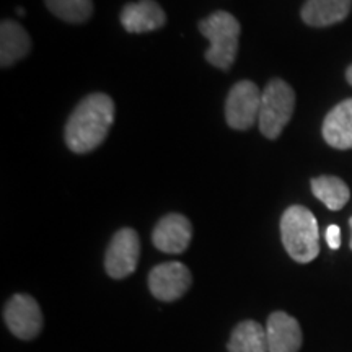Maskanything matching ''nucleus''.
<instances>
[{
	"label": "nucleus",
	"mask_w": 352,
	"mask_h": 352,
	"mask_svg": "<svg viewBox=\"0 0 352 352\" xmlns=\"http://www.w3.org/2000/svg\"><path fill=\"white\" fill-rule=\"evenodd\" d=\"M199 32L210 43L209 50L206 51V60L217 69H230L239 52L241 34L239 20L228 12H215L199 21Z\"/></svg>",
	"instance_id": "7ed1b4c3"
},
{
	"label": "nucleus",
	"mask_w": 352,
	"mask_h": 352,
	"mask_svg": "<svg viewBox=\"0 0 352 352\" xmlns=\"http://www.w3.org/2000/svg\"><path fill=\"white\" fill-rule=\"evenodd\" d=\"M32 39L26 30L13 20H3L0 25V64L10 67L28 56Z\"/></svg>",
	"instance_id": "4468645a"
},
{
	"label": "nucleus",
	"mask_w": 352,
	"mask_h": 352,
	"mask_svg": "<svg viewBox=\"0 0 352 352\" xmlns=\"http://www.w3.org/2000/svg\"><path fill=\"white\" fill-rule=\"evenodd\" d=\"M16 13H19V15H25V10L23 8H16Z\"/></svg>",
	"instance_id": "aec40b11"
},
{
	"label": "nucleus",
	"mask_w": 352,
	"mask_h": 352,
	"mask_svg": "<svg viewBox=\"0 0 352 352\" xmlns=\"http://www.w3.org/2000/svg\"><path fill=\"white\" fill-rule=\"evenodd\" d=\"M349 226H351V230H352V217L349 219ZM349 245H351V250H352V239H351V243Z\"/></svg>",
	"instance_id": "412c9836"
},
{
	"label": "nucleus",
	"mask_w": 352,
	"mask_h": 352,
	"mask_svg": "<svg viewBox=\"0 0 352 352\" xmlns=\"http://www.w3.org/2000/svg\"><path fill=\"white\" fill-rule=\"evenodd\" d=\"M191 271L179 261L158 264L148 274V289L152 296L162 302L182 298L191 287Z\"/></svg>",
	"instance_id": "6e6552de"
},
{
	"label": "nucleus",
	"mask_w": 352,
	"mask_h": 352,
	"mask_svg": "<svg viewBox=\"0 0 352 352\" xmlns=\"http://www.w3.org/2000/svg\"><path fill=\"white\" fill-rule=\"evenodd\" d=\"M296 109V91L285 80L274 78L261 95L258 124L264 138L274 140L283 134Z\"/></svg>",
	"instance_id": "20e7f679"
},
{
	"label": "nucleus",
	"mask_w": 352,
	"mask_h": 352,
	"mask_svg": "<svg viewBox=\"0 0 352 352\" xmlns=\"http://www.w3.org/2000/svg\"><path fill=\"white\" fill-rule=\"evenodd\" d=\"M140 256V240L134 228H121L109 241L104 270L113 279H124L135 271Z\"/></svg>",
	"instance_id": "423d86ee"
},
{
	"label": "nucleus",
	"mask_w": 352,
	"mask_h": 352,
	"mask_svg": "<svg viewBox=\"0 0 352 352\" xmlns=\"http://www.w3.org/2000/svg\"><path fill=\"white\" fill-rule=\"evenodd\" d=\"M261 95L256 83L241 80L232 87L226 101V120L232 129H250L259 118Z\"/></svg>",
	"instance_id": "39448f33"
},
{
	"label": "nucleus",
	"mask_w": 352,
	"mask_h": 352,
	"mask_svg": "<svg viewBox=\"0 0 352 352\" xmlns=\"http://www.w3.org/2000/svg\"><path fill=\"white\" fill-rule=\"evenodd\" d=\"M47 10L67 23H85L94 15V0H44Z\"/></svg>",
	"instance_id": "f3484780"
},
{
	"label": "nucleus",
	"mask_w": 352,
	"mask_h": 352,
	"mask_svg": "<svg viewBox=\"0 0 352 352\" xmlns=\"http://www.w3.org/2000/svg\"><path fill=\"white\" fill-rule=\"evenodd\" d=\"M323 139L338 151L352 148V98L341 101L323 121Z\"/></svg>",
	"instance_id": "f8f14e48"
},
{
	"label": "nucleus",
	"mask_w": 352,
	"mask_h": 352,
	"mask_svg": "<svg viewBox=\"0 0 352 352\" xmlns=\"http://www.w3.org/2000/svg\"><path fill=\"white\" fill-rule=\"evenodd\" d=\"M7 328L20 340H34L43 329V314L38 302L26 294H15L3 307Z\"/></svg>",
	"instance_id": "0eeeda50"
},
{
	"label": "nucleus",
	"mask_w": 352,
	"mask_h": 352,
	"mask_svg": "<svg viewBox=\"0 0 352 352\" xmlns=\"http://www.w3.org/2000/svg\"><path fill=\"white\" fill-rule=\"evenodd\" d=\"M327 241L331 250H338L341 246V230L338 226H329L327 228Z\"/></svg>",
	"instance_id": "a211bd4d"
},
{
	"label": "nucleus",
	"mask_w": 352,
	"mask_h": 352,
	"mask_svg": "<svg viewBox=\"0 0 352 352\" xmlns=\"http://www.w3.org/2000/svg\"><path fill=\"white\" fill-rule=\"evenodd\" d=\"M346 80L352 85V65H349V67H347V70H346Z\"/></svg>",
	"instance_id": "6ab92c4d"
},
{
	"label": "nucleus",
	"mask_w": 352,
	"mask_h": 352,
	"mask_svg": "<svg viewBox=\"0 0 352 352\" xmlns=\"http://www.w3.org/2000/svg\"><path fill=\"white\" fill-rule=\"evenodd\" d=\"M191 239L192 226L182 214H168L162 217L152 233L155 248L170 254L183 253L191 243Z\"/></svg>",
	"instance_id": "1a4fd4ad"
},
{
	"label": "nucleus",
	"mask_w": 352,
	"mask_h": 352,
	"mask_svg": "<svg viewBox=\"0 0 352 352\" xmlns=\"http://www.w3.org/2000/svg\"><path fill=\"white\" fill-rule=\"evenodd\" d=\"M166 23V15L155 0L127 3L121 10V25L129 33L155 32Z\"/></svg>",
	"instance_id": "9b49d317"
},
{
	"label": "nucleus",
	"mask_w": 352,
	"mask_h": 352,
	"mask_svg": "<svg viewBox=\"0 0 352 352\" xmlns=\"http://www.w3.org/2000/svg\"><path fill=\"white\" fill-rule=\"evenodd\" d=\"M114 122V101L104 94L83 98L65 124V144L72 152L88 153L107 139Z\"/></svg>",
	"instance_id": "f257e3e1"
},
{
	"label": "nucleus",
	"mask_w": 352,
	"mask_h": 352,
	"mask_svg": "<svg viewBox=\"0 0 352 352\" xmlns=\"http://www.w3.org/2000/svg\"><path fill=\"white\" fill-rule=\"evenodd\" d=\"M280 239L294 261L307 264L320 254L318 222L311 210L303 206H290L280 217Z\"/></svg>",
	"instance_id": "f03ea898"
},
{
	"label": "nucleus",
	"mask_w": 352,
	"mask_h": 352,
	"mask_svg": "<svg viewBox=\"0 0 352 352\" xmlns=\"http://www.w3.org/2000/svg\"><path fill=\"white\" fill-rule=\"evenodd\" d=\"M266 336L270 352H298L303 342L300 324L285 311H272L267 316Z\"/></svg>",
	"instance_id": "9d476101"
},
{
	"label": "nucleus",
	"mask_w": 352,
	"mask_h": 352,
	"mask_svg": "<svg viewBox=\"0 0 352 352\" xmlns=\"http://www.w3.org/2000/svg\"><path fill=\"white\" fill-rule=\"evenodd\" d=\"M228 352H270L266 328L254 320H245L233 328Z\"/></svg>",
	"instance_id": "2eb2a0df"
},
{
	"label": "nucleus",
	"mask_w": 352,
	"mask_h": 352,
	"mask_svg": "<svg viewBox=\"0 0 352 352\" xmlns=\"http://www.w3.org/2000/svg\"><path fill=\"white\" fill-rule=\"evenodd\" d=\"M351 7L352 0H307L302 7V20L308 26L324 28L346 20Z\"/></svg>",
	"instance_id": "ddd939ff"
},
{
	"label": "nucleus",
	"mask_w": 352,
	"mask_h": 352,
	"mask_svg": "<svg viewBox=\"0 0 352 352\" xmlns=\"http://www.w3.org/2000/svg\"><path fill=\"white\" fill-rule=\"evenodd\" d=\"M311 192L329 210H341L351 197L347 184L338 176H318L311 179Z\"/></svg>",
	"instance_id": "dca6fc26"
}]
</instances>
